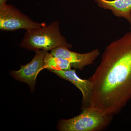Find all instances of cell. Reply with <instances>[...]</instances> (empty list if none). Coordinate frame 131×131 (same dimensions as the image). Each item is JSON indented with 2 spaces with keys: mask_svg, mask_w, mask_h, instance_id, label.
<instances>
[{
  "mask_svg": "<svg viewBox=\"0 0 131 131\" xmlns=\"http://www.w3.org/2000/svg\"><path fill=\"white\" fill-rule=\"evenodd\" d=\"M89 80L93 86L89 107L113 116L130 100L131 31L107 46Z\"/></svg>",
  "mask_w": 131,
  "mask_h": 131,
  "instance_id": "obj_1",
  "label": "cell"
},
{
  "mask_svg": "<svg viewBox=\"0 0 131 131\" xmlns=\"http://www.w3.org/2000/svg\"><path fill=\"white\" fill-rule=\"evenodd\" d=\"M59 25V21H53L49 25L26 30L20 46L35 51H52L60 46L71 49L72 45L61 34Z\"/></svg>",
  "mask_w": 131,
  "mask_h": 131,
  "instance_id": "obj_2",
  "label": "cell"
},
{
  "mask_svg": "<svg viewBox=\"0 0 131 131\" xmlns=\"http://www.w3.org/2000/svg\"><path fill=\"white\" fill-rule=\"evenodd\" d=\"M112 116L95 108L83 107L79 115L69 119L61 120L57 129L61 131H101L109 125Z\"/></svg>",
  "mask_w": 131,
  "mask_h": 131,
  "instance_id": "obj_3",
  "label": "cell"
},
{
  "mask_svg": "<svg viewBox=\"0 0 131 131\" xmlns=\"http://www.w3.org/2000/svg\"><path fill=\"white\" fill-rule=\"evenodd\" d=\"M46 25L45 22H35L13 5L6 3L0 5L1 30L14 31L21 29L28 30Z\"/></svg>",
  "mask_w": 131,
  "mask_h": 131,
  "instance_id": "obj_4",
  "label": "cell"
},
{
  "mask_svg": "<svg viewBox=\"0 0 131 131\" xmlns=\"http://www.w3.org/2000/svg\"><path fill=\"white\" fill-rule=\"evenodd\" d=\"M35 52V56L30 62L25 65H21L19 70L12 71L10 72V74L16 80L28 84L31 91L34 89L38 75L44 69V60L47 51L37 50Z\"/></svg>",
  "mask_w": 131,
  "mask_h": 131,
  "instance_id": "obj_5",
  "label": "cell"
},
{
  "mask_svg": "<svg viewBox=\"0 0 131 131\" xmlns=\"http://www.w3.org/2000/svg\"><path fill=\"white\" fill-rule=\"evenodd\" d=\"M67 47L60 46L52 50L50 53L53 56L67 59L70 63L71 67L80 70L85 66L93 63L100 54L98 49L83 54L71 51Z\"/></svg>",
  "mask_w": 131,
  "mask_h": 131,
  "instance_id": "obj_6",
  "label": "cell"
},
{
  "mask_svg": "<svg viewBox=\"0 0 131 131\" xmlns=\"http://www.w3.org/2000/svg\"><path fill=\"white\" fill-rule=\"evenodd\" d=\"M61 78L67 80L80 89L82 94V108L89 106L92 93L93 86L89 80L80 78L76 73L75 69L68 70L52 71Z\"/></svg>",
  "mask_w": 131,
  "mask_h": 131,
  "instance_id": "obj_7",
  "label": "cell"
},
{
  "mask_svg": "<svg viewBox=\"0 0 131 131\" xmlns=\"http://www.w3.org/2000/svg\"><path fill=\"white\" fill-rule=\"evenodd\" d=\"M99 7L110 9L115 16L126 20L131 25V0H95Z\"/></svg>",
  "mask_w": 131,
  "mask_h": 131,
  "instance_id": "obj_8",
  "label": "cell"
},
{
  "mask_svg": "<svg viewBox=\"0 0 131 131\" xmlns=\"http://www.w3.org/2000/svg\"><path fill=\"white\" fill-rule=\"evenodd\" d=\"M71 65L67 59L53 56L47 52L44 60V69L52 71L68 70L71 69Z\"/></svg>",
  "mask_w": 131,
  "mask_h": 131,
  "instance_id": "obj_9",
  "label": "cell"
},
{
  "mask_svg": "<svg viewBox=\"0 0 131 131\" xmlns=\"http://www.w3.org/2000/svg\"><path fill=\"white\" fill-rule=\"evenodd\" d=\"M8 0H0V5L6 3Z\"/></svg>",
  "mask_w": 131,
  "mask_h": 131,
  "instance_id": "obj_10",
  "label": "cell"
},
{
  "mask_svg": "<svg viewBox=\"0 0 131 131\" xmlns=\"http://www.w3.org/2000/svg\"></svg>",
  "mask_w": 131,
  "mask_h": 131,
  "instance_id": "obj_11",
  "label": "cell"
}]
</instances>
